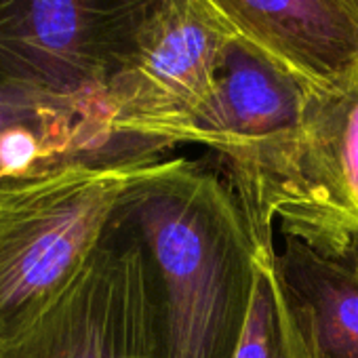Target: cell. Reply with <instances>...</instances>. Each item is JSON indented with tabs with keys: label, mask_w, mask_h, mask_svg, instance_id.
<instances>
[{
	"label": "cell",
	"mask_w": 358,
	"mask_h": 358,
	"mask_svg": "<svg viewBox=\"0 0 358 358\" xmlns=\"http://www.w3.org/2000/svg\"><path fill=\"white\" fill-rule=\"evenodd\" d=\"M118 213L158 274L164 358H234L253 295L255 238L228 177L199 160L162 158L131 184Z\"/></svg>",
	"instance_id": "cell-1"
},
{
	"label": "cell",
	"mask_w": 358,
	"mask_h": 358,
	"mask_svg": "<svg viewBox=\"0 0 358 358\" xmlns=\"http://www.w3.org/2000/svg\"><path fill=\"white\" fill-rule=\"evenodd\" d=\"M158 156L78 162L0 188V339L36 318L87 264Z\"/></svg>",
	"instance_id": "cell-2"
},
{
	"label": "cell",
	"mask_w": 358,
	"mask_h": 358,
	"mask_svg": "<svg viewBox=\"0 0 358 358\" xmlns=\"http://www.w3.org/2000/svg\"><path fill=\"white\" fill-rule=\"evenodd\" d=\"M232 188L245 215L358 266V76L308 87L295 135Z\"/></svg>",
	"instance_id": "cell-3"
},
{
	"label": "cell",
	"mask_w": 358,
	"mask_h": 358,
	"mask_svg": "<svg viewBox=\"0 0 358 358\" xmlns=\"http://www.w3.org/2000/svg\"><path fill=\"white\" fill-rule=\"evenodd\" d=\"M164 358L158 274L137 230L116 211L66 289L0 339V358Z\"/></svg>",
	"instance_id": "cell-4"
},
{
	"label": "cell",
	"mask_w": 358,
	"mask_h": 358,
	"mask_svg": "<svg viewBox=\"0 0 358 358\" xmlns=\"http://www.w3.org/2000/svg\"><path fill=\"white\" fill-rule=\"evenodd\" d=\"M228 41L196 0H154L103 91L112 129L171 148L190 143Z\"/></svg>",
	"instance_id": "cell-5"
},
{
	"label": "cell",
	"mask_w": 358,
	"mask_h": 358,
	"mask_svg": "<svg viewBox=\"0 0 358 358\" xmlns=\"http://www.w3.org/2000/svg\"><path fill=\"white\" fill-rule=\"evenodd\" d=\"M154 0H0V76L106 99Z\"/></svg>",
	"instance_id": "cell-6"
},
{
	"label": "cell",
	"mask_w": 358,
	"mask_h": 358,
	"mask_svg": "<svg viewBox=\"0 0 358 358\" xmlns=\"http://www.w3.org/2000/svg\"><path fill=\"white\" fill-rule=\"evenodd\" d=\"M166 148L116 133L106 99L59 95L0 76V188L78 162L162 158Z\"/></svg>",
	"instance_id": "cell-7"
},
{
	"label": "cell",
	"mask_w": 358,
	"mask_h": 358,
	"mask_svg": "<svg viewBox=\"0 0 358 358\" xmlns=\"http://www.w3.org/2000/svg\"><path fill=\"white\" fill-rule=\"evenodd\" d=\"M308 87L243 41L224 47L215 95L190 143L217 152L230 184L247 179L301 124Z\"/></svg>",
	"instance_id": "cell-8"
},
{
	"label": "cell",
	"mask_w": 358,
	"mask_h": 358,
	"mask_svg": "<svg viewBox=\"0 0 358 358\" xmlns=\"http://www.w3.org/2000/svg\"><path fill=\"white\" fill-rule=\"evenodd\" d=\"M236 41L329 89L358 76V0H196Z\"/></svg>",
	"instance_id": "cell-9"
},
{
	"label": "cell",
	"mask_w": 358,
	"mask_h": 358,
	"mask_svg": "<svg viewBox=\"0 0 358 358\" xmlns=\"http://www.w3.org/2000/svg\"><path fill=\"white\" fill-rule=\"evenodd\" d=\"M278 266L312 358H358V266L287 238Z\"/></svg>",
	"instance_id": "cell-10"
},
{
	"label": "cell",
	"mask_w": 358,
	"mask_h": 358,
	"mask_svg": "<svg viewBox=\"0 0 358 358\" xmlns=\"http://www.w3.org/2000/svg\"><path fill=\"white\" fill-rule=\"evenodd\" d=\"M255 238V280L251 306L234 358H312L285 289L272 224L247 217Z\"/></svg>",
	"instance_id": "cell-11"
}]
</instances>
